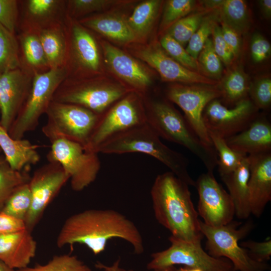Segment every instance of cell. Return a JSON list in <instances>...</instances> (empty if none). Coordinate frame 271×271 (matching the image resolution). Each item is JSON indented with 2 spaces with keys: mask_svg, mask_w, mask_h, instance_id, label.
Listing matches in <instances>:
<instances>
[{
  "mask_svg": "<svg viewBox=\"0 0 271 271\" xmlns=\"http://www.w3.org/2000/svg\"><path fill=\"white\" fill-rule=\"evenodd\" d=\"M118 238L132 246L134 252H144L143 239L135 224L112 209H88L66 219L57 238L58 247L75 243L86 245L94 254L104 250L107 241Z\"/></svg>",
  "mask_w": 271,
  "mask_h": 271,
  "instance_id": "6da1fadb",
  "label": "cell"
},
{
  "mask_svg": "<svg viewBox=\"0 0 271 271\" xmlns=\"http://www.w3.org/2000/svg\"><path fill=\"white\" fill-rule=\"evenodd\" d=\"M150 193L156 219L172 236L187 241L202 240L198 214L185 182L166 172L156 177Z\"/></svg>",
  "mask_w": 271,
  "mask_h": 271,
  "instance_id": "7a4b0ae2",
  "label": "cell"
},
{
  "mask_svg": "<svg viewBox=\"0 0 271 271\" xmlns=\"http://www.w3.org/2000/svg\"><path fill=\"white\" fill-rule=\"evenodd\" d=\"M95 152L106 154L141 153L149 155L165 165L188 186L195 187V181L188 169V159L165 145L146 122L112 136L100 145Z\"/></svg>",
  "mask_w": 271,
  "mask_h": 271,
  "instance_id": "3957f363",
  "label": "cell"
},
{
  "mask_svg": "<svg viewBox=\"0 0 271 271\" xmlns=\"http://www.w3.org/2000/svg\"><path fill=\"white\" fill-rule=\"evenodd\" d=\"M146 122L161 138L184 147L196 156L208 172L217 166L215 150L203 144L183 116L166 99L143 101Z\"/></svg>",
  "mask_w": 271,
  "mask_h": 271,
  "instance_id": "277c9868",
  "label": "cell"
},
{
  "mask_svg": "<svg viewBox=\"0 0 271 271\" xmlns=\"http://www.w3.org/2000/svg\"><path fill=\"white\" fill-rule=\"evenodd\" d=\"M240 222L232 221L217 227L209 226L199 220L200 231L206 238V248L213 257H224L232 264L235 271H267L270 269L267 263L253 260L247 250L239 244L252 229L253 223L248 221L240 227Z\"/></svg>",
  "mask_w": 271,
  "mask_h": 271,
  "instance_id": "5b68a950",
  "label": "cell"
},
{
  "mask_svg": "<svg viewBox=\"0 0 271 271\" xmlns=\"http://www.w3.org/2000/svg\"><path fill=\"white\" fill-rule=\"evenodd\" d=\"M45 114L47 121L42 131L51 143L65 139L85 148L99 116L79 105L54 101L51 102Z\"/></svg>",
  "mask_w": 271,
  "mask_h": 271,
  "instance_id": "8992f818",
  "label": "cell"
},
{
  "mask_svg": "<svg viewBox=\"0 0 271 271\" xmlns=\"http://www.w3.org/2000/svg\"><path fill=\"white\" fill-rule=\"evenodd\" d=\"M66 77L64 67L51 69L33 76L28 96L8 131L12 138L23 139L26 133L36 129L56 90Z\"/></svg>",
  "mask_w": 271,
  "mask_h": 271,
  "instance_id": "52a82bcc",
  "label": "cell"
},
{
  "mask_svg": "<svg viewBox=\"0 0 271 271\" xmlns=\"http://www.w3.org/2000/svg\"><path fill=\"white\" fill-rule=\"evenodd\" d=\"M130 92L120 85L92 77L65 78L56 90L52 101L79 105L99 115Z\"/></svg>",
  "mask_w": 271,
  "mask_h": 271,
  "instance_id": "ba28073f",
  "label": "cell"
},
{
  "mask_svg": "<svg viewBox=\"0 0 271 271\" xmlns=\"http://www.w3.org/2000/svg\"><path fill=\"white\" fill-rule=\"evenodd\" d=\"M98 154L79 143L60 139L51 143L47 159L59 163L69 177L72 189L80 192L97 176L101 168Z\"/></svg>",
  "mask_w": 271,
  "mask_h": 271,
  "instance_id": "9c48e42d",
  "label": "cell"
},
{
  "mask_svg": "<svg viewBox=\"0 0 271 271\" xmlns=\"http://www.w3.org/2000/svg\"><path fill=\"white\" fill-rule=\"evenodd\" d=\"M169 239L171 245L168 248L152 254L148 269L163 270L183 265L201 271H235L227 258L214 257L205 252L201 241H187L172 235Z\"/></svg>",
  "mask_w": 271,
  "mask_h": 271,
  "instance_id": "30bf717a",
  "label": "cell"
},
{
  "mask_svg": "<svg viewBox=\"0 0 271 271\" xmlns=\"http://www.w3.org/2000/svg\"><path fill=\"white\" fill-rule=\"evenodd\" d=\"M146 122L142 100L130 92L99 115L86 148L95 152L100 145L112 136Z\"/></svg>",
  "mask_w": 271,
  "mask_h": 271,
  "instance_id": "8fae6325",
  "label": "cell"
},
{
  "mask_svg": "<svg viewBox=\"0 0 271 271\" xmlns=\"http://www.w3.org/2000/svg\"><path fill=\"white\" fill-rule=\"evenodd\" d=\"M68 54L64 68L66 78H92L99 72L100 58L97 43L88 29L67 17Z\"/></svg>",
  "mask_w": 271,
  "mask_h": 271,
  "instance_id": "7c38bea8",
  "label": "cell"
},
{
  "mask_svg": "<svg viewBox=\"0 0 271 271\" xmlns=\"http://www.w3.org/2000/svg\"><path fill=\"white\" fill-rule=\"evenodd\" d=\"M221 95L218 84L176 83L170 85L166 91L167 99L181 108L196 134L204 145L211 148L214 147L204 124L202 114L207 105L214 99H220Z\"/></svg>",
  "mask_w": 271,
  "mask_h": 271,
  "instance_id": "4fadbf2b",
  "label": "cell"
},
{
  "mask_svg": "<svg viewBox=\"0 0 271 271\" xmlns=\"http://www.w3.org/2000/svg\"><path fill=\"white\" fill-rule=\"evenodd\" d=\"M68 180L69 176L57 162H48L34 172L28 183L32 203L24 221L26 229L32 232L48 205Z\"/></svg>",
  "mask_w": 271,
  "mask_h": 271,
  "instance_id": "5bb4252c",
  "label": "cell"
},
{
  "mask_svg": "<svg viewBox=\"0 0 271 271\" xmlns=\"http://www.w3.org/2000/svg\"><path fill=\"white\" fill-rule=\"evenodd\" d=\"M258 110L249 98L232 107L216 99L205 107L202 119L208 131L226 139L246 129L259 115Z\"/></svg>",
  "mask_w": 271,
  "mask_h": 271,
  "instance_id": "9a60e30c",
  "label": "cell"
},
{
  "mask_svg": "<svg viewBox=\"0 0 271 271\" xmlns=\"http://www.w3.org/2000/svg\"><path fill=\"white\" fill-rule=\"evenodd\" d=\"M198 195V214L205 224L217 227L231 222L235 215L232 200L216 180L213 172L207 171L195 181Z\"/></svg>",
  "mask_w": 271,
  "mask_h": 271,
  "instance_id": "2e32d148",
  "label": "cell"
},
{
  "mask_svg": "<svg viewBox=\"0 0 271 271\" xmlns=\"http://www.w3.org/2000/svg\"><path fill=\"white\" fill-rule=\"evenodd\" d=\"M33 76L21 67L0 75V125L8 132L28 96Z\"/></svg>",
  "mask_w": 271,
  "mask_h": 271,
  "instance_id": "e0dca14e",
  "label": "cell"
},
{
  "mask_svg": "<svg viewBox=\"0 0 271 271\" xmlns=\"http://www.w3.org/2000/svg\"><path fill=\"white\" fill-rule=\"evenodd\" d=\"M136 55L154 68L165 81L184 84L216 85L219 84V81L182 66L158 45L142 48L136 51Z\"/></svg>",
  "mask_w": 271,
  "mask_h": 271,
  "instance_id": "ac0fdd59",
  "label": "cell"
},
{
  "mask_svg": "<svg viewBox=\"0 0 271 271\" xmlns=\"http://www.w3.org/2000/svg\"><path fill=\"white\" fill-rule=\"evenodd\" d=\"M18 28L20 31H40L62 24L67 19L66 1H20Z\"/></svg>",
  "mask_w": 271,
  "mask_h": 271,
  "instance_id": "d6986e66",
  "label": "cell"
},
{
  "mask_svg": "<svg viewBox=\"0 0 271 271\" xmlns=\"http://www.w3.org/2000/svg\"><path fill=\"white\" fill-rule=\"evenodd\" d=\"M251 214L259 217L271 200V152L247 156Z\"/></svg>",
  "mask_w": 271,
  "mask_h": 271,
  "instance_id": "ffe728a7",
  "label": "cell"
},
{
  "mask_svg": "<svg viewBox=\"0 0 271 271\" xmlns=\"http://www.w3.org/2000/svg\"><path fill=\"white\" fill-rule=\"evenodd\" d=\"M225 140L232 150L244 156L271 152V123L258 115L246 129Z\"/></svg>",
  "mask_w": 271,
  "mask_h": 271,
  "instance_id": "44dd1931",
  "label": "cell"
},
{
  "mask_svg": "<svg viewBox=\"0 0 271 271\" xmlns=\"http://www.w3.org/2000/svg\"><path fill=\"white\" fill-rule=\"evenodd\" d=\"M101 45L106 62L117 76L140 90L151 84L149 74L135 59L106 42L102 41Z\"/></svg>",
  "mask_w": 271,
  "mask_h": 271,
  "instance_id": "7402d4cb",
  "label": "cell"
},
{
  "mask_svg": "<svg viewBox=\"0 0 271 271\" xmlns=\"http://www.w3.org/2000/svg\"><path fill=\"white\" fill-rule=\"evenodd\" d=\"M36 249V241L26 229L0 236V260L12 268L28 267Z\"/></svg>",
  "mask_w": 271,
  "mask_h": 271,
  "instance_id": "603a6c76",
  "label": "cell"
},
{
  "mask_svg": "<svg viewBox=\"0 0 271 271\" xmlns=\"http://www.w3.org/2000/svg\"><path fill=\"white\" fill-rule=\"evenodd\" d=\"M16 36L19 45L20 67L33 76L49 71L50 69L39 33L20 31Z\"/></svg>",
  "mask_w": 271,
  "mask_h": 271,
  "instance_id": "cb8c5ba5",
  "label": "cell"
},
{
  "mask_svg": "<svg viewBox=\"0 0 271 271\" xmlns=\"http://www.w3.org/2000/svg\"><path fill=\"white\" fill-rule=\"evenodd\" d=\"M39 147L23 138H12L0 125V148L6 160L13 170L22 171L38 163L40 160L37 151Z\"/></svg>",
  "mask_w": 271,
  "mask_h": 271,
  "instance_id": "d4e9b609",
  "label": "cell"
},
{
  "mask_svg": "<svg viewBox=\"0 0 271 271\" xmlns=\"http://www.w3.org/2000/svg\"><path fill=\"white\" fill-rule=\"evenodd\" d=\"M249 176L247 156L235 171L220 176L233 202L235 215L240 219H247L251 214L248 187Z\"/></svg>",
  "mask_w": 271,
  "mask_h": 271,
  "instance_id": "484cf974",
  "label": "cell"
},
{
  "mask_svg": "<svg viewBox=\"0 0 271 271\" xmlns=\"http://www.w3.org/2000/svg\"><path fill=\"white\" fill-rule=\"evenodd\" d=\"M64 23L39 32L42 47L50 69L65 67L68 54V38Z\"/></svg>",
  "mask_w": 271,
  "mask_h": 271,
  "instance_id": "4316f807",
  "label": "cell"
},
{
  "mask_svg": "<svg viewBox=\"0 0 271 271\" xmlns=\"http://www.w3.org/2000/svg\"><path fill=\"white\" fill-rule=\"evenodd\" d=\"M80 24L112 40L127 43L136 38L127 21L113 15H95L77 20Z\"/></svg>",
  "mask_w": 271,
  "mask_h": 271,
  "instance_id": "83f0119b",
  "label": "cell"
},
{
  "mask_svg": "<svg viewBox=\"0 0 271 271\" xmlns=\"http://www.w3.org/2000/svg\"><path fill=\"white\" fill-rule=\"evenodd\" d=\"M250 83L242 69L236 67L226 75L219 83L223 102L230 107L234 106L240 101L249 98L248 91Z\"/></svg>",
  "mask_w": 271,
  "mask_h": 271,
  "instance_id": "f1b7e54d",
  "label": "cell"
},
{
  "mask_svg": "<svg viewBox=\"0 0 271 271\" xmlns=\"http://www.w3.org/2000/svg\"><path fill=\"white\" fill-rule=\"evenodd\" d=\"M221 22L239 35L249 28L250 18L246 2L242 0H223L217 9Z\"/></svg>",
  "mask_w": 271,
  "mask_h": 271,
  "instance_id": "f546056e",
  "label": "cell"
},
{
  "mask_svg": "<svg viewBox=\"0 0 271 271\" xmlns=\"http://www.w3.org/2000/svg\"><path fill=\"white\" fill-rule=\"evenodd\" d=\"M30 168L22 171L13 170L5 157H0V211L12 194L21 186L29 183Z\"/></svg>",
  "mask_w": 271,
  "mask_h": 271,
  "instance_id": "4dcf8cb0",
  "label": "cell"
},
{
  "mask_svg": "<svg viewBox=\"0 0 271 271\" xmlns=\"http://www.w3.org/2000/svg\"><path fill=\"white\" fill-rule=\"evenodd\" d=\"M162 2L148 0L139 4L126 21L137 36H144L150 31L159 11Z\"/></svg>",
  "mask_w": 271,
  "mask_h": 271,
  "instance_id": "1f68e13d",
  "label": "cell"
},
{
  "mask_svg": "<svg viewBox=\"0 0 271 271\" xmlns=\"http://www.w3.org/2000/svg\"><path fill=\"white\" fill-rule=\"evenodd\" d=\"M19 51L16 34L0 24V75L20 67Z\"/></svg>",
  "mask_w": 271,
  "mask_h": 271,
  "instance_id": "d6a6232c",
  "label": "cell"
},
{
  "mask_svg": "<svg viewBox=\"0 0 271 271\" xmlns=\"http://www.w3.org/2000/svg\"><path fill=\"white\" fill-rule=\"evenodd\" d=\"M213 146L218 156L217 166L220 176L235 171L240 165L243 158L246 156L232 150L224 139L208 131Z\"/></svg>",
  "mask_w": 271,
  "mask_h": 271,
  "instance_id": "836d02e7",
  "label": "cell"
},
{
  "mask_svg": "<svg viewBox=\"0 0 271 271\" xmlns=\"http://www.w3.org/2000/svg\"><path fill=\"white\" fill-rule=\"evenodd\" d=\"M207 12L206 10L187 15L172 24L166 34L183 46L187 44L199 28Z\"/></svg>",
  "mask_w": 271,
  "mask_h": 271,
  "instance_id": "e575fe53",
  "label": "cell"
},
{
  "mask_svg": "<svg viewBox=\"0 0 271 271\" xmlns=\"http://www.w3.org/2000/svg\"><path fill=\"white\" fill-rule=\"evenodd\" d=\"M18 271H91V268L76 256L70 254L54 255L44 264H37Z\"/></svg>",
  "mask_w": 271,
  "mask_h": 271,
  "instance_id": "d590c367",
  "label": "cell"
},
{
  "mask_svg": "<svg viewBox=\"0 0 271 271\" xmlns=\"http://www.w3.org/2000/svg\"><path fill=\"white\" fill-rule=\"evenodd\" d=\"M28 183L21 186L12 194L6 203L2 211L25 221L32 203Z\"/></svg>",
  "mask_w": 271,
  "mask_h": 271,
  "instance_id": "8d00e7d4",
  "label": "cell"
},
{
  "mask_svg": "<svg viewBox=\"0 0 271 271\" xmlns=\"http://www.w3.org/2000/svg\"><path fill=\"white\" fill-rule=\"evenodd\" d=\"M197 62L199 69L202 70L205 76L219 81L223 67L221 60L214 51L212 39L209 38L206 41L198 55Z\"/></svg>",
  "mask_w": 271,
  "mask_h": 271,
  "instance_id": "74e56055",
  "label": "cell"
},
{
  "mask_svg": "<svg viewBox=\"0 0 271 271\" xmlns=\"http://www.w3.org/2000/svg\"><path fill=\"white\" fill-rule=\"evenodd\" d=\"M160 44L165 52L177 62L189 70L200 73L197 60L170 35H164L160 40Z\"/></svg>",
  "mask_w": 271,
  "mask_h": 271,
  "instance_id": "f35d334b",
  "label": "cell"
},
{
  "mask_svg": "<svg viewBox=\"0 0 271 271\" xmlns=\"http://www.w3.org/2000/svg\"><path fill=\"white\" fill-rule=\"evenodd\" d=\"M215 18L214 15L204 17L199 28L188 43L185 49L196 60L206 41L212 34L213 29L216 24Z\"/></svg>",
  "mask_w": 271,
  "mask_h": 271,
  "instance_id": "ab89813d",
  "label": "cell"
},
{
  "mask_svg": "<svg viewBox=\"0 0 271 271\" xmlns=\"http://www.w3.org/2000/svg\"><path fill=\"white\" fill-rule=\"evenodd\" d=\"M196 2L193 0H169L166 3L161 26L169 27L186 16L196 8Z\"/></svg>",
  "mask_w": 271,
  "mask_h": 271,
  "instance_id": "60d3db41",
  "label": "cell"
},
{
  "mask_svg": "<svg viewBox=\"0 0 271 271\" xmlns=\"http://www.w3.org/2000/svg\"><path fill=\"white\" fill-rule=\"evenodd\" d=\"M115 3L107 0H69L66 1L67 16L77 20V18L99 11Z\"/></svg>",
  "mask_w": 271,
  "mask_h": 271,
  "instance_id": "b9f144b4",
  "label": "cell"
},
{
  "mask_svg": "<svg viewBox=\"0 0 271 271\" xmlns=\"http://www.w3.org/2000/svg\"><path fill=\"white\" fill-rule=\"evenodd\" d=\"M248 95L258 109H268L271 104L270 78H263L250 83Z\"/></svg>",
  "mask_w": 271,
  "mask_h": 271,
  "instance_id": "7bdbcfd3",
  "label": "cell"
},
{
  "mask_svg": "<svg viewBox=\"0 0 271 271\" xmlns=\"http://www.w3.org/2000/svg\"><path fill=\"white\" fill-rule=\"evenodd\" d=\"M19 0H0V24L16 34L20 14Z\"/></svg>",
  "mask_w": 271,
  "mask_h": 271,
  "instance_id": "ee69618b",
  "label": "cell"
},
{
  "mask_svg": "<svg viewBox=\"0 0 271 271\" xmlns=\"http://www.w3.org/2000/svg\"><path fill=\"white\" fill-rule=\"evenodd\" d=\"M240 245L246 249L249 256L254 260L267 263L271 256V240L257 242L248 240L243 241Z\"/></svg>",
  "mask_w": 271,
  "mask_h": 271,
  "instance_id": "f6af8a7d",
  "label": "cell"
},
{
  "mask_svg": "<svg viewBox=\"0 0 271 271\" xmlns=\"http://www.w3.org/2000/svg\"><path fill=\"white\" fill-rule=\"evenodd\" d=\"M213 45L214 51L221 62L229 65L234 57L230 48L223 39L221 27L216 24L213 29Z\"/></svg>",
  "mask_w": 271,
  "mask_h": 271,
  "instance_id": "bcb514c9",
  "label": "cell"
},
{
  "mask_svg": "<svg viewBox=\"0 0 271 271\" xmlns=\"http://www.w3.org/2000/svg\"><path fill=\"white\" fill-rule=\"evenodd\" d=\"M251 56L256 63H261L269 57L271 52L269 42L259 34H255L250 45Z\"/></svg>",
  "mask_w": 271,
  "mask_h": 271,
  "instance_id": "7dc6e473",
  "label": "cell"
},
{
  "mask_svg": "<svg viewBox=\"0 0 271 271\" xmlns=\"http://www.w3.org/2000/svg\"><path fill=\"white\" fill-rule=\"evenodd\" d=\"M26 229L25 221L0 211V236Z\"/></svg>",
  "mask_w": 271,
  "mask_h": 271,
  "instance_id": "c3c4849f",
  "label": "cell"
},
{
  "mask_svg": "<svg viewBox=\"0 0 271 271\" xmlns=\"http://www.w3.org/2000/svg\"><path fill=\"white\" fill-rule=\"evenodd\" d=\"M221 29L224 40L230 48L234 57H236L240 48V35L223 23H221Z\"/></svg>",
  "mask_w": 271,
  "mask_h": 271,
  "instance_id": "681fc988",
  "label": "cell"
},
{
  "mask_svg": "<svg viewBox=\"0 0 271 271\" xmlns=\"http://www.w3.org/2000/svg\"><path fill=\"white\" fill-rule=\"evenodd\" d=\"M120 259L119 257L111 265H106L100 261H97L95 267L104 271H134L133 270H126L120 266Z\"/></svg>",
  "mask_w": 271,
  "mask_h": 271,
  "instance_id": "f907efd6",
  "label": "cell"
},
{
  "mask_svg": "<svg viewBox=\"0 0 271 271\" xmlns=\"http://www.w3.org/2000/svg\"><path fill=\"white\" fill-rule=\"evenodd\" d=\"M259 3L265 17L269 18L271 16V1L262 0L259 1Z\"/></svg>",
  "mask_w": 271,
  "mask_h": 271,
  "instance_id": "816d5d0a",
  "label": "cell"
},
{
  "mask_svg": "<svg viewBox=\"0 0 271 271\" xmlns=\"http://www.w3.org/2000/svg\"><path fill=\"white\" fill-rule=\"evenodd\" d=\"M222 0L204 1L203 3L207 10L218 9L222 3Z\"/></svg>",
  "mask_w": 271,
  "mask_h": 271,
  "instance_id": "f5cc1de1",
  "label": "cell"
},
{
  "mask_svg": "<svg viewBox=\"0 0 271 271\" xmlns=\"http://www.w3.org/2000/svg\"><path fill=\"white\" fill-rule=\"evenodd\" d=\"M154 271H201L198 269H195L188 266H184L178 268L175 266H172L163 270H154Z\"/></svg>",
  "mask_w": 271,
  "mask_h": 271,
  "instance_id": "db71d44e",
  "label": "cell"
},
{
  "mask_svg": "<svg viewBox=\"0 0 271 271\" xmlns=\"http://www.w3.org/2000/svg\"><path fill=\"white\" fill-rule=\"evenodd\" d=\"M0 271H18L12 268L0 260Z\"/></svg>",
  "mask_w": 271,
  "mask_h": 271,
  "instance_id": "11a10c76",
  "label": "cell"
},
{
  "mask_svg": "<svg viewBox=\"0 0 271 271\" xmlns=\"http://www.w3.org/2000/svg\"><path fill=\"white\" fill-rule=\"evenodd\" d=\"M0 118H1V107H0Z\"/></svg>",
  "mask_w": 271,
  "mask_h": 271,
  "instance_id": "9f6ffc18",
  "label": "cell"
},
{
  "mask_svg": "<svg viewBox=\"0 0 271 271\" xmlns=\"http://www.w3.org/2000/svg\"><path fill=\"white\" fill-rule=\"evenodd\" d=\"M1 152H2V150H1V148H0V153H1Z\"/></svg>",
  "mask_w": 271,
  "mask_h": 271,
  "instance_id": "6f0895ef",
  "label": "cell"
}]
</instances>
